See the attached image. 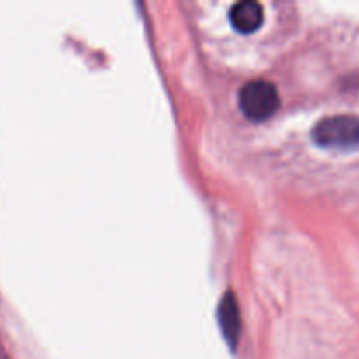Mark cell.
<instances>
[{"mask_svg":"<svg viewBox=\"0 0 359 359\" xmlns=\"http://www.w3.org/2000/svg\"><path fill=\"white\" fill-rule=\"evenodd\" d=\"M312 139L325 149L356 151L359 149V118L353 114L328 116L316 123Z\"/></svg>","mask_w":359,"mask_h":359,"instance_id":"1","label":"cell"},{"mask_svg":"<svg viewBox=\"0 0 359 359\" xmlns=\"http://www.w3.org/2000/svg\"><path fill=\"white\" fill-rule=\"evenodd\" d=\"M217 316H219V328L228 346L235 349L241 337V311H238L237 298L233 297V293H226V297L221 300Z\"/></svg>","mask_w":359,"mask_h":359,"instance_id":"3","label":"cell"},{"mask_svg":"<svg viewBox=\"0 0 359 359\" xmlns=\"http://www.w3.org/2000/svg\"><path fill=\"white\" fill-rule=\"evenodd\" d=\"M238 105L251 121H265L279 109V91L270 81L256 79L245 83L238 93Z\"/></svg>","mask_w":359,"mask_h":359,"instance_id":"2","label":"cell"},{"mask_svg":"<svg viewBox=\"0 0 359 359\" xmlns=\"http://www.w3.org/2000/svg\"><path fill=\"white\" fill-rule=\"evenodd\" d=\"M0 359H6V356H4V354H2V353H0Z\"/></svg>","mask_w":359,"mask_h":359,"instance_id":"5","label":"cell"},{"mask_svg":"<svg viewBox=\"0 0 359 359\" xmlns=\"http://www.w3.org/2000/svg\"><path fill=\"white\" fill-rule=\"evenodd\" d=\"M230 23L241 34H252L263 23V7L252 0L235 4L230 9Z\"/></svg>","mask_w":359,"mask_h":359,"instance_id":"4","label":"cell"}]
</instances>
